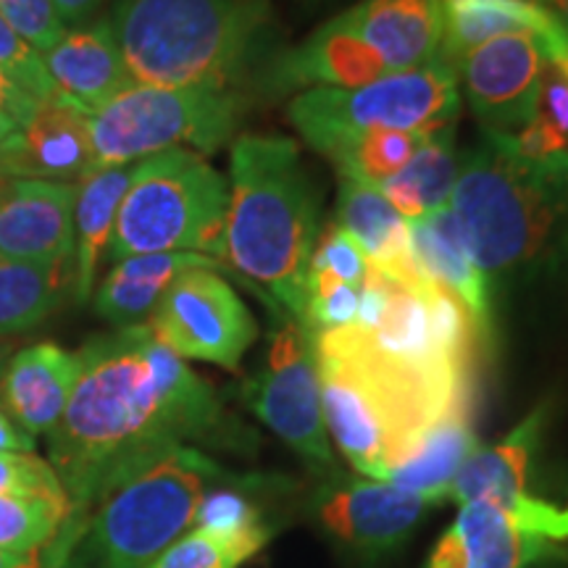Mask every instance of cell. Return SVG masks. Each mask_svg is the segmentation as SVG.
Instances as JSON below:
<instances>
[{"instance_id": "1", "label": "cell", "mask_w": 568, "mask_h": 568, "mask_svg": "<svg viewBox=\"0 0 568 568\" xmlns=\"http://www.w3.org/2000/svg\"><path fill=\"white\" fill-rule=\"evenodd\" d=\"M67 414L48 453L71 503L63 529L82 537L111 489L190 439H211L224 410L209 382L153 337L148 324L90 339Z\"/></svg>"}, {"instance_id": "2", "label": "cell", "mask_w": 568, "mask_h": 568, "mask_svg": "<svg viewBox=\"0 0 568 568\" xmlns=\"http://www.w3.org/2000/svg\"><path fill=\"white\" fill-rule=\"evenodd\" d=\"M450 211L481 274H537L568 237V155L529 159L510 134L485 132L460 161Z\"/></svg>"}, {"instance_id": "3", "label": "cell", "mask_w": 568, "mask_h": 568, "mask_svg": "<svg viewBox=\"0 0 568 568\" xmlns=\"http://www.w3.org/2000/svg\"><path fill=\"white\" fill-rule=\"evenodd\" d=\"M109 24L134 84L240 90L272 59L268 0H119Z\"/></svg>"}, {"instance_id": "4", "label": "cell", "mask_w": 568, "mask_h": 568, "mask_svg": "<svg viewBox=\"0 0 568 568\" xmlns=\"http://www.w3.org/2000/svg\"><path fill=\"white\" fill-rule=\"evenodd\" d=\"M224 258L264 284L303 324L305 280L318 240V193L293 140L243 134L232 145Z\"/></svg>"}, {"instance_id": "5", "label": "cell", "mask_w": 568, "mask_h": 568, "mask_svg": "<svg viewBox=\"0 0 568 568\" xmlns=\"http://www.w3.org/2000/svg\"><path fill=\"white\" fill-rule=\"evenodd\" d=\"M314 345L326 432L353 468L379 481L414 450L426 426L474 393V385L445 393L400 372L351 326L314 335Z\"/></svg>"}, {"instance_id": "6", "label": "cell", "mask_w": 568, "mask_h": 568, "mask_svg": "<svg viewBox=\"0 0 568 568\" xmlns=\"http://www.w3.org/2000/svg\"><path fill=\"white\" fill-rule=\"evenodd\" d=\"M216 471L195 447H174L92 508L67 564L148 568L193 524L205 481L216 477Z\"/></svg>"}, {"instance_id": "7", "label": "cell", "mask_w": 568, "mask_h": 568, "mask_svg": "<svg viewBox=\"0 0 568 568\" xmlns=\"http://www.w3.org/2000/svg\"><path fill=\"white\" fill-rule=\"evenodd\" d=\"M230 182L187 148L155 153L132 166L109 245L113 261L148 253H219Z\"/></svg>"}, {"instance_id": "8", "label": "cell", "mask_w": 568, "mask_h": 568, "mask_svg": "<svg viewBox=\"0 0 568 568\" xmlns=\"http://www.w3.org/2000/svg\"><path fill=\"white\" fill-rule=\"evenodd\" d=\"M245 109L240 90L132 84L88 116L95 169L134 166L172 148L216 153L234 138Z\"/></svg>"}, {"instance_id": "9", "label": "cell", "mask_w": 568, "mask_h": 568, "mask_svg": "<svg viewBox=\"0 0 568 568\" xmlns=\"http://www.w3.org/2000/svg\"><path fill=\"white\" fill-rule=\"evenodd\" d=\"M458 71L432 59L410 71H389L361 88L297 92L287 116L303 140L326 153L339 140L368 130H437L458 116Z\"/></svg>"}, {"instance_id": "10", "label": "cell", "mask_w": 568, "mask_h": 568, "mask_svg": "<svg viewBox=\"0 0 568 568\" xmlns=\"http://www.w3.org/2000/svg\"><path fill=\"white\" fill-rule=\"evenodd\" d=\"M245 403L305 464L332 468L318 387L316 345L308 326L284 314L274 332L264 372L245 385Z\"/></svg>"}, {"instance_id": "11", "label": "cell", "mask_w": 568, "mask_h": 568, "mask_svg": "<svg viewBox=\"0 0 568 568\" xmlns=\"http://www.w3.org/2000/svg\"><path fill=\"white\" fill-rule=\"evenodd\" d=\"M153 337L180 358L240 366L258 326L234 287L211 266L182 272L151 314Z\"/></svg>"}, {"instance_id": "12", "label": "cell", "mask_w": 568, "mask_h": 568, "mask_svg": "<svg viewBox=\"0 0 568 568\" xmlns=\"http://www.w3.org/2000/svg\"><path fill=\"white\" fill-rule=\"evenodd\" d=\"M548 61L545 42L529 32L500 34L460 59L468 105L487 132L516 134L531 122Z\"/></svg>"}, {"instance_id": "13", "label": "cell", "mask_w": 568, "mask_h": 568, "mask_svg": "<svg viewBox=\"0 0 568 568\" xmlns=\"http://www.w3.org/2000/svg\"><path fill=\"white\" fill-rule=\"evenodd\" d=\"M77 182L0 176V255L32 264L74 261Z\"/></svg>"}, {"instance_id": "14", "label": "cell", "mask_w": 568, "mask_h": 568, "mask_svg": "<svg viewBox=\"0 0 568 568\" xmlns=\"http://www.w3.org/2000/svg\"><path fill=\"white\" fill-rule=\"evenodd\" d=\"M389 74L385 61L343 19L335 17L290 51L274 53L258 71L268 92L316 88H361Z\"/></svg>"}, {"instance_id": "15", "label": "cell", "mask_w": 568, "mask_h": 568, "mask_svg": "<svg viewBox=\"0 0 568 568\" xmlns=\"http://www.w3.org/2000/svg\"><path fill=\"white\" fill-rule=\"evenodd\" d=\"M80 379V355L55 343H34L0 366V408L27 435H51Z\"/></svg>"}, {"instance_id": "16", "label": "cell", "mask_w": 568, "mask_h": 568, "mask_svg": "<svg viewBox=\"0 0 568 568\" xmlns=\"http://www.w3.org/2000/svg\"><path fill=\"white\" fill-rule=\"evenodd\" d=\"M40 55L55 92L88 116L134 84L109 19L69 27L59 42Z\"/></svg>"}, {"instance_id": "17", "label": "cell", "mask_w": 568, "mask_h": 568, "mask_svg": "<svg viewBox=\"0 0 568 568\" xmlns=\"http://www.w3.org/2000/svg\"><path fill=\"white\" fill-rule=\"evenodd\" d=\"M339 19L385 61L387 71H410L437 59L445 0H361Z\"/></svg>"}, {"instance_id": "18", "label": "cell", "mask_w": 568, "mask_h": 568, "mask_svg": "<svg viewBox=\"0 0 568 568\" xmlns=\"http://www.w3.org/2000/svg\"><path fill=\"white\" fill-rule=\"evenodd\" d=\"M516 32L537 34L550 61L568 59V30L539 0H445V34L437 55L458 67L481 42Z\"/></svg>"}, {"instance_id": "19", "label": "cell", "mask_w": 568, "mask_h": 568, "mask_svg": "<svg viewBox=\"0 0 568 568\" xmlns=\"http://www.w3.org/2000/svg\"><path fill=\"white\" fill-rule=\"evenodd\" d=\"M429 503L389 481H351L324 500L326 529L361 550H387L406 539Z\"/></svg>"}, {"instance_id": "20", "label": "cell", "mask_w": 568, "mask_h": 568, "mask_svg": "<svg viewBox=\"0 0 568 568\" xmlns=\"http://www.w3.org/2000/svg\"><path fill=\"white\" fill-rule=\"evenodd\" d=\"M337 224L364 251L368 266L406 284L432 282L416 261L408 222L393 209L379 187L339 176Z\"/></svg>"}, {"instance_id": "21", "label": "cell", "mask_w": 568, "mask_h": 568, "mask_svg": "<svg viewBox=\"0 0 568 568\" xmlns=\"http://www.w3.org/2000/svg\"><path fill=\"white\" fill-rule=\"evenodd\" d=\"M95 172L88 113L55 95L42 101L17 138V176L80 182Z\"/></svg>"}, {"instance_id": "22", "label": "cell", "mask_w": 568, "mask_h": 568, "mask_svg": "<svg viewBox=\"0 0 568 568\" xmlns=\"http://www.w3.org/2000/svg\"><path fill=\"white\" fill-rule=\"evenodd\" d=\"M479 437L474 429V393L458 397L443 416L435 418L418 437L414 450L395 464L382 481L408 489L426 503L450 495L453 481L474 453Z\"/></svg>"}, {"instance_id": "23", "label": "cell", "mask_w": 568, "mask_h": 568, "mask_svg": "<svg viewBox=\"0 0 568 568\" xmlns=\"http://www.w3.org/2000/svg\"><path fill=\"white\" fill-rule=\"evenodd\" d=\"M410 226V245H414L416 261L422 272L437 282L439 287L450 290L466 305L471 322L477 326L479 337L489 332V287L487 276L481 274L477 261L471 258L468 247L460 237L456 216L450 205L432 216L414 219Z\"/></svg>"}, {"instance_id": "24", "label": "cell", "mask_w": 568, "mask_h": 568, "mask_svg": "<svg viewBox=\"0 0 568 568\" xmlns=\"http://www.w3.org/2000/svg\"><path fill=\"white\" fill-rule=\"evenodd\" d=\"M545 406L531 410L510 435L493 447H481L466 460L450 487V497L460 506L466 503H489L508 508L527 493L529 464L542 435Z\"/></svg>"}, {"instance_id": "25", "label": "cell", "mask_w": 568, "mask_h": 568, "mask_svg": "<svg viewBox=\"0 0 568 568\" xmlns=\"http://www.w3.org/2000/svg\"><path fill=\"white\" fill-rule=\"evenodd\" d=\"M195 266H219L201 253L130 255L113 264L95 290V311L113 326L142 324L182 272Z\"/></svg>"}, {"instance_id": "26", "label": "cell", "mask_w": 568, "mask_h": 568, "mask_svg": "<svg viewBox=\"0 0 568 568\" xmlns=\"http://www.w3.org/2000/svg\"><path fill=\"white\" fill-rule=\"evenodd\" d=\"M132 166L95 169L77 182L74 203V295L77 303L90 301L98 266L109 251L116 213L130 187Z\"/></svg>"}, {"instance_id": "27", "label": "cell", "mask_w": 568, "mask_h": 568, "mask_svg": "<svg viewBox=\"0 0 568 568\" xmlns=\"http://www.w3.org/2000/svg\"><path fill=\"white\" fill-rule=\"evenodd\" d=\"M458 172L460 155L456 148V122H453L432 132L414 159L379 190L406 222H414L450 205Z\"/></svg>"}, {"instance_id": "28", "label": "cell", "mask_w": 568, "mask_h": 568, "mask_svg": "<svg viewBox=\"0 0 568 568\" xmlns=\"http://www.w3.org/2000/svg\"><path fill=\"white\" fill-rule=\"evenodd\" d=\"M450 529L464 550V568H527L558 548V542L521 529L506 510L489 503L460 506Z\"/></svg>"}, {"instance_id": "29", "label": "cell", "mask_w": 568, "mask_h": 568, "mask_svg": "<svg viewBox=\"0 0 568 568\" xmlns=\"http://www.w3.org/2000/svg\"><path fill=\"white\" fill-rule=\"evenodd\" d=\"M74 290V261L32 264L0 255V337L45 322Z\"/></svg>"}, {"instance_id": "30", "label": "cell", "mask_w": 568, "mask_h": 568, "mask_svg": "<svg viewBox=\"0 0 568 568\" xmlns=\"http://www.w3.org/2000/svg\"><path fill=\"white\" fill-rule=\"evenodd\" d=\"M437 130H368L339 140L324 155L335 163L339 176L382 187Z\"/></svg>"}, {"instance_id": "31", "label": "cell", "mask_w": 568, "mask_h": 568, "mask_svg": "<svg viewBox=\"0 0 568 568\" xmlns=\"http://www.w3.org/2000/svg\"><path fill=\"white\" fill-rule=\"evenodd\" d=\"M71 516L67 493L0 495V550L40 552Z\"/></svg>"}, {"instance_id": "32", "label": "cell", "mask_w": 568, "mask_h": 568, "mask_svg": "<svg viewBox=\"0 0 568 568\" xmlns=\"http://www.w3.org/2000/svg\"><path fill=\"white\" fill-rule=\"evenodd\" d=\"M518 153L529 159L568 155V74L548 61L539 82L537 109L521 132L510 134Z\"/></svg>"}, {"instance_id": "33", "label": "cell", "mask_w": 568, "mask_h": 568, "mask_svg": "<svg viewBox=\"0 0 568 568\" xmlns=\"http://www.w3.org/2000/svg\"><path fill=\"white\" fill-rule=\"evenodd\" d=\"M193 521L201 531L230 539V542L247 545L255 552L264 548L268 539V531L261 524L258 510H255L247 497L234 493V489H216V493L203 495Z\"/></svg>"}, {"instance_id": "34", "label": "cell", "mask_w": 568, "mask_h": 568, "mask_svg": "<svg viewBox=\"0 0 568 568\" xmlns=\"http://www.w3.org/2000/svg\"><path fill=\"white\" fill-rule=\"evenodd\" d=\"M358 293L361 287L337 280V276L308 272L303 324L308 326L311 335H324V332L351 326L355 322V311H358Z\"/></svg>"}, {"instance_id": "35", "label": "cell", "mask_w": 568, "mask_h": 568, "mask_svg": "<svg viewBox=\"0 0 568 568\" xmlns=\"http://www.w3.org/2000/svg\"><path fill=\"white\" fill-rule=\"evenodd\" d=\"M253 548L195 529L180 542L169 545L148 568H234L253 556Z\"/></svg>"}, {"instance_id": "36", "label": "cell", "mask_w": 568, "mask_h": 568, "mask_svg": "<svg viewBox=\"0 0 568 568\" xmlns=\"http://www.w3.org/2000/svg\"><path fill=\"white\" fill-rule=\"evenodd\" d=\"M0 69L19 84L21 90H27L34 101H51L59 95L53 88L51 77H48L42 55L27 42L13 27L0 17Z\"/></svg>"}, {"instance_id": "37", "label": "cell", "mask_w": 568, "mask_h": 568, "mask_svg": "<svg viewBox=\"0 0 568 568\" xmlns=\"http://www.w3.org/2000/svg\"><path fill=\"white\" fill-rule=\"evenodd\" d=\"M366 255L355 245V240L337 222L326 224L322 237L316 240L314 255H311L308 272H326L337 280L361 287L366 276Z\"/></svg>"}, {"instance_id": "38", "label": "cell", "mask_w": 568, "mask_h": 568, "mask_svg": "<svg viewBox=\"0 0 568 568\" xmlns=\"http://www.w3.org/2000/svg\"><path fill=\"white\" fill-rule=\"evenodd\" d=\"M0 17L38 53H45L67 32L51 0H0Z\"/></svg>"}, {"instance_id": "39", "label": "cell", "mask_w": 568, "mask_h": 568, "mask_svg": "<svg viewBox=\"0 0 568 568\" xmlns=\"http://www.w3.org/2000/svg\"><path fill=\"white\" fill-rule=\"evenodd\" d=\"M67 493L59 474L34 453H0V495Z\"/></svg>"}, {"instance_id": "40", "label": "cell", "mask_w": 568, "mask_h": 568, "mask_svg": "<svg viewBox=\"0 0 568 568\" xmlns=\"http://www.w3.org/2000/svg\"><path fill=\"white\" fill-rule=\"evenodd\" d=\"M0 103L9 105V109L21 119V124L30 122L40 105V101H34L30 92L21 90L3 69H0Z\"/></svg>"}, {"instance_id": "41", "label": "cell", "mask_w": 568, "mask_h": 568, "mask_svg": "<svg viewBox=\"0 0 568 568\" xmlns=\"http://www.w3.org/2000/svg\"><path fill=\"white\" fill-rule=\"evenodd\" d=\"M0 453H34V437L27 435L3 408H0Z\"/></svg>"}, {"instance_id": "42", "label": "cell", "mask_w": 568, "mask_h": 568, "mask_svg": "<svg viewBox=\"0 0 568 568\" xmlns=\"http://www.w3.org/2000/svg\"><path fill=\"white\" fill-rule=\"evenodd\" d=\"M55 13H59L61 24L67 27H80L84 21H90L92 13L101 9L103 0H51Z\"/></svg>"}, {"instance_id": "43", "label": "cell", "mask_w": 568, "mask_h": 568, "mask_svg": "<svg viewBox=\"0 0 568 568\" xmlns=\"http://www.w3.org/2000/svg\"><path fill=\"white\" fill-rule=\"evenodd\" d=\"M426 568H464V550H460V542L456 531L447 529L443 537H439L435 552L429 556V564Z\"/></svg>"}, {"instance_id": "44", "label": "cell", "mask_w": 568, "mask_h": 568, "mask_svg": "<svg viewBox=\"0 0 568 568\" xmlns=\"http://www.w3.org/2000/svg\"><path fill=\"white\" fill-rule=\"evenodd\" d=\"M0 568H42L40 552L0 550Z\"/></svg>"}, {"instance_id": "45", "label": "cell", "mask_w": 568, "mask_h": 568, "mask_svg": "<svg viewBox=\"0 0 568 568\" xmlns=\"http://www.w3.org/2000/svg\"><path fill=\"white\" fill-rule=\"evenodd\" d=\"M17 138L0 140V176H17Z\"/></svg>"}, {"instance_id": "46", "label": "cell", "mask_w": 568, "mask_h": 568, "mask_svg": "<svg viewBox=\"0 0 568 568\" xmlns=\"http://www.w3.org/2000/svg\"><path fill=\"white\" fill-rule=\"evenodd\" d=\"M21 119L13 113L9 105L0 103V140H11L17 138V134L21 132Z\"/></svg>"}, {"instance_id": "47", "label": "cell", "mask_w": 568, "mask_h": 568, "mask_svg": "<svg viewBox=\"0 0 568 568\" xmlns=\"http://www.w3.org/2000/svg\"><path fill=\"white\" fill-rule=\"evenodd\" d=\"M552 6H556L558 11H564V13H568V0H550Z\"/></svg>"}, {"instance_id": "48", "label": "cell", "mask_w": 568, "mask_h": 568, "mask_svg": "<svg viewBox=\"0 0 568 568\" xmlns=\"http://www.w3.org/2000/svg\"><path fill=\"white\" fill-rule=\"evenodd\" d=\"M552 63H556V61H552ZM558 67H560V69H564V71H566V74H568V59H564V61H558Z\"/></svg>"}, {"instance_id": "49", "label": "cell", "mask_w": 568, "mask_h": 568, "mask_svg": "<svg viewBox=\"0 0 568 568\" xmlns=\"http://www.w3.org/2000/svg\"><path fill=\"white\" fill-rule=\"evenodd\" d=\"M6 364V358H3V347H0V366Z\"/></svg>"}]
</instances>
